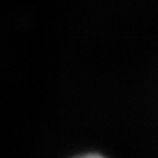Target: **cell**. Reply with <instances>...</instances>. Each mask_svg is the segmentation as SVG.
<instances>
[{"label":"cell","instance_id":"6da1fadb","mask_svg":"<svg viewBox=\"0 0 158 158\" xmlns=\"http://www.w3.org/2000/svg\"><path fill=\"white\" fill-rule=\"evenodd\" d=\"M81 158H103L100 156H95V154H91V156H85V157H81Z\"/></svg>","mask_w":158,"mask_h":158}]
</instances>
